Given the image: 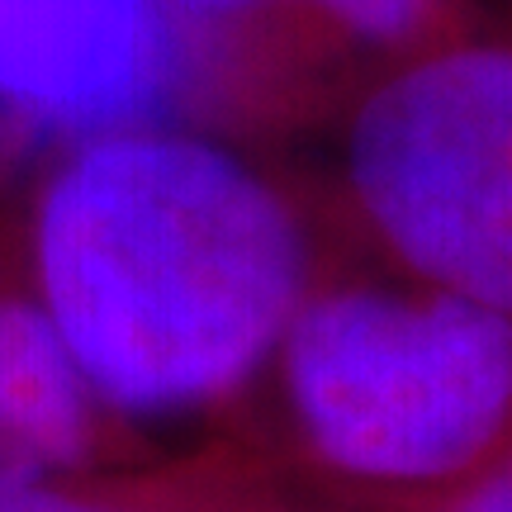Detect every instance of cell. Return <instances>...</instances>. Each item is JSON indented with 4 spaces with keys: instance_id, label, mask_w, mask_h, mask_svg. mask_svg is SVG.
<instances>
[{
    "instance_id": "obj_1",
    "label": "cell",
    "mask_w": 512,
    "mask_h": 512,
    "mask_svg": "<svg viewBox=\"0 0 512 512\" xmlns=\"http://www.w3.org/2000/svg\"><path fill=\"white\" fill-rule=\"evenodd\" d=\"M304 238L247 162L200 138H86L38 209L43 299L91 389L166 413L228 394L304 304Z\"/></svg>"
},
{
    "instance_id": "obj_2",
    "label": "cell",
    "mask_w": 512,
    "mask_h": 512,
    "mask_svg": "<svg viewBox=\"0 0 512 512\" xmlns=\"http://www.w3.org/2000/svg\"><path fill=\"white\" fill-rule=\"evenodd\" d=\"M280 351L309 441L356 479H446L512 418V318L432 285L304 299Z\"/></svg>"
},
{
    "instance_id": "obj_3",
    "label": "cell",
    "mask_w": 512,
    "mask_h": 512,
    "mask_svg": "<svg viewBox=\"0 0 512 512\" xmlns=\"http://www.w3.org/2000/svg\"><path fill=\"white\" fill-rule=\"evenodd\" d=\"M347 181L408 271L512 318V43L384 76L351 119Z\"/></svg>"
},
{
    "instance_id": "obj_4",
    "label": "cell",
    "mask_w": 512,
    "mask_h": 512,
    "mask_svg": "<svg viewBox=\"0 0 512 512\" xmlns=\"http://www.w3.org/2000/svg\"><path fill=\"white\" fill-rule=\"evenodd\" d=\"M166 0H0V105L57 133H119L171 81Z\"/></svg>"
},
{
    "instance_id": "obj_5",
    "label": "cell",
    "mask_w": 512,
    "mask_h": 512,
    "mask_svg": "<svg viewBox=\"0 0 512 512\" xmlns=\"http://www.w3.org/2000/svg\"><path fill=\"white\" fill-rule=\"evenodd\" d=\"M91 380L48 309L0 304V460L34 479L81 456Z\"/></svg>"
},
{
    "instance_id": "obj_6",
    "label": "cell",
    "mask_w": 512,
    "mask_h": 512,
    "mask_svg": "<svg viewBox=\"0 0 512 512\" xmlns=\"http://www.w3.org/2000/svg\"><path fill=\"white\" fill-rule=\"evenodd\" d=\"M266 5H280V0H166V10H181L195 19H233L266 10ZM294 5L318 10L328 24H337L342 34L361 38V43H403L418 29H427L441 0H294Z\"/></svg>"
},
{
    "instance_id": "obj_7",
    "label": "cell",
    "mask_w": 512,
    "mask_h": 512,
    "mask_svg": "<svg viewBox=\"0 0 512 512\" xmlns=\"http://www.w3.org/2000/svg\"><path fill=\"white\" fill-rule=\"evenodd\" d=\"M0 512H110V508L43 489L34 479H0Z\"/></svg>"
},
{
    "instance_id": "obj_8",
    "label": "cell",
    "mask_w": 512,
    "mask_h": 512,
    "mask_svg": "<svg viewBox=\"0 0 512 512\" xmlns=\"http://www.w3.org/2000/svg\"><path fill=\"white\" fill-rule=\"evenodd\" d=\"M456 512H512V460H503L484 484H475Z\"/></svg>"
},
{
    "instance_id": "obj_9",
    "label": "cell",
    "mask_w": 512,
    "mask_h": 512,
    "mask_svg": "<svg viewBox=\"0 0 512 512\" xmlns=\"http://www.w3.org/2000/svg\"><path fill=\"white\" fill-rule=\"evenodd\" d=\"M0 479H29V475H19V470H10V465L0 460Z\"/></svg>"
}]
</instances>
